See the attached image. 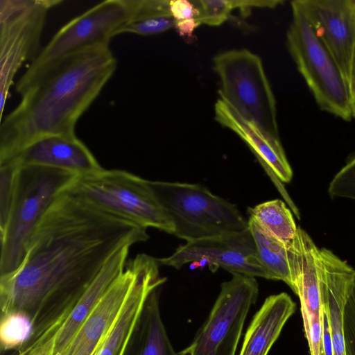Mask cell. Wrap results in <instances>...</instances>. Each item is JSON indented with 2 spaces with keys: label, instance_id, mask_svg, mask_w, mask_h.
<instances>
[{
  "label": "cell",
  "instance_id": "5",
  "mask_svg": "<svg viewBox=\"0 0 355 355\" xmlns=\"http://www.w3.org/2000/svg\"><path fill=\"white\" fill-rule=\"evenodd\" d=\"M173 234L187 241L248 228L237 207L198 184L152 181Z\"/></svg>",
  "mask_w": 355,
  "mask_h": 355
},
{
  "label": "cell",
  "instance_id": "7",
  "mask_svg": "<svg viewBox=\"0 0 355 355\" xmlns=\"http://www.w3.org/2000/svg\"><path fill=\"white\" fill-rule=\"evenodd\" d=\"M286 33L288 50L318 107L341 119H352L348 85L336 61L315 35L297 0Z\"/></svg>",
  "mask_w": 355,
  "mask_h": 355
},
{
  "label": "cell",
  "instance_id": "1",
  "mask_svg": "<svg viewBox=\"0 0 355 355\" xmlns=\"http://www.w3.org/2000/svg\"><path fill=\"white\" fill-rule=\"evenodd\" d=\"M148 238L147 228L62 189L35 229L20 265L0 276L1 315H26L32 332L22 345L42 352L112 254Z\"/></svg>",
  "mask_w": 355,
  "mask_h": 355
},
{
  "label": "cell",
  "instance_id": "25",
  "mask_svg": "<svg viewBox=\"0 0 355 355\" xmlns=\"http://www.w3.org/2000/svg\"><path fill=\"white\" fill-rule=\"evenodd\" d=\"M20 167L12 159L0 163V228L5 225L11 208Z\"/></svg>",
  "mask_w": 355,
  "mask_h": 355
},
{
  "label": "cell",
  "instance_id": "18",
  "mask_svg": "<svg viewBox=\"0 0 355 355\" xmlns=\"http://www.w3.org/2000/svg\"><path fill=\"white\" fill-rule=\"evenodd\" d=\"M128 243L118 248L105 263L92 284L64 318L46 347L42 355H62L73 338L101 297L123 271L130 247Z\"/></svg>",
  "mask_w": 355,
  "mask_h": 355
},
{
  "label": "cell",
  "instance_id": "19",
  "mask_svg": "<svg viewBox=\"0 0 355 355\" xmlns=\"http://www.w3.org/2000/svg\"><path fill=\"white\" fill-rule=\"evenodd\" d=\"M157 259L149 256L145 267L114 324L93 355H123L149 295L166 282L159 275Z\"/></svg>",
  "mask_w": 355,
  "mask_h": 355
},
{
  "label": "cell",
  "instance_id": "10",
  "mask_svg": "<svg viewBox=\"0 0 355 355\" xmlns=\"http://www.w3.org/2000/svg\"><path fill=\"white\" fill-rule=\"evenodd\" d=\"M141 0H106L62 26L30 66H38L76 51L110 45L118 30L132 19Z\"/></svg>",
  "mask_w": 355,
  "mask_h": 355
},
{
  "label": "cell",
  "instance_id": "32",
  "mask_svg": "<svg viewBox=\"0 0 355 355\" xmlns=\"http://www.w3.org/2000/svg\"><path fill=\"white\" fill-rule=\"evenodd\" d=\"M348 91L352 115V117L355 118V46L352 53L349 67L348 77Z\"/></svg>",
  "mask_w": 355,
  "mask_h": 355
},
{
  "label": "cell",
  "instance_id": "33",
  "mask_svg": "<svg viewBox=\"0 0 355 355\" xmlns=\"http://www.w3.org/2000/svg\"><path fill=\"white\" fill-rule=\"evenodd\" d=\"M9 355H26V354L19 353L17 351L15 350L12 354H10Z\"/></svg>",
  "mask_w": 355,
  "mask_h": 355
},
{
  "label": "cell",
  "instance_id": "21",
  "mask_svg": "<svg viewBox=\"0 0 355 355\" xmlns=\"http://www.w3.org/2000/svg\"><path fill=\"white\" fill-rule=\"evenodd\" d=\"M159 288L155 289L148 297L123 355H179L170 341L161 317Z\"/></svg>",
  "mask_w": 355,
  "mask_h": 355
},
{
  "label": "cell",
  "instance_id": "6",
  "mask_svg": "<svg viewBox=\"0 0 355 355\" xmlns=\"http://www.w3.org/2000/svg\"><path fill=\"white\" fill-rule=\"evenodd\" d=\"M212 62L220 98L263 133L280 139L276 101L260 57L246 49H230Z\"/></svg>",
  "mask_w": 355,
  "mask_h": 355
},
{
  "label": "cell",
  "instance_id": "28",
  "mask_svg": "<svg viewBox=\"0 0 355 355\" xmlns=\"http://www.w3.org/2000/svg\"><path fill=\"white\" fill-rule=\"evenodd\" d=\"M328 192L332 198L355 200V155L334 175Z\"/></svg>",
  "mask_w": 355,
  "mask_h": 355
},
{
  "label": "cell",
  "instance_id": "14",
  "mask_svg": "<svg viewBox=\"0 0 355 355\" xmlns=\"http://www.w3.org/2000/svg\"><path fill=\"white\" fill-rule=\"evenodd\" d=\"M315 35L331 53L348 85L355 46L354 0H297Z\"/></svg>",
  "mask_w": 355,
  "mask_h": 355
},
{
  "label": "cell",
  "instance_id": "27",
  "mask_svg": "<svg viewBox=\"0 0 355 355\" xmlns=\"http://www.w3.org/2000/svg\"><path fill=\"white\" fill-rule=\"evenodd\" d=\"M175 21L172 17H152L132 19L125 23L116 32V35L132 33L143 36L157 35L174 28Z\"/></svg>",
  "mask_w": 355,
  "mask_h": 355
},
{
  "label": "cell",
  "instance_id": "22",
  "mask_svg": "<svg viewBox=\"0 0 355 355\" xmlns=\"http://www.w3.org/2000/svg\"><path fill=\"white\" fill-rule=\"evenodd\" d=\"M249 220L261 232L284 245L294 238L297 227L285 203L279 199L262 202L248 209Z\"/></svg>",
  "mask_w": 355,
  "mask_h": 355
},
{
  "label": "cell",
  "instance_id": "4",
  "mask_svg": "<svg viewBox=\"0 0 355 355\" xmlns=\"http://www.w3.org/2000/svg\"><path fill=\"white\" fill-rule=\"evenodd\" d=\"M77 175L59 168L23 166L7 220L0 228V276L14 271L41 218L57 195Z\"/></svg>",
  "mask_w": 355,
  "mask_h": 355
},
{
  "label": "cell",
  "instance_id": "13",
  "mask_svg": "<svg viewBox=\"0 0 355 355\" xmlns=\"http://www.w3.org/2000/svg\"><path fill=\"white\" fill-rule=\"evenodd\" d=\"M149 256L141 253L127 261L123 271L101 297L62 355H93L122 311Z\"/></svg>",
  "mask_w": 355,
  "mask_h": 355
},
{
  "label": "cell",
  "instance_id": "16",
  "mask_svg": "<svg viewBox=\"0 0 355 355\" xmlns=\"http://www.w3.org/2000/svg\"><path fill=\"white\" fill-rule=\"evenodd\" d=\"M12 159L21 166L55 168L77 176L96 173L103 168L76 135L42 137L30 144Z\"/></svg>",
  "mask_w": 355,
  "mask_h": 355
},
{
  "label": "cell",
  "instance_id": "17",
  "mask_svg": "<svg viewBox=\"0 0 355 355\" xmlns=\"http://www.w3.org/2000/svg\"><path fill=\"white\" fill-rule=\"evenodd\" d=\"M320 250L322 309L327 318L332 355H346L343 313L353 286L355 270L329 249L322 248Z\"/></svg>",
  "mask_w": 355,
  "mask_h": 355
},
{
  "label": "cell",
  "instance_id": "12",
  "mask_svg": "<svg viewBox=\"0 0 355 355\" xmlns=\"http://www.w3.org/2000/svg\"><path fill=\"white\" fill-rule=\"evenodd\" d=\"M157 259L159 265L176 269L189 263L205 261L232 274L270 279L259 259L249 227L240 232L187 241L169 257Z\"/></svg>",
  "mask_w": 355,
  "mask_h": 355
},
{
  "label": "cell",
  "instance_id": "34",
  "mask_svg": "<svg viewBox=\"0 0 355 355\" xmlns=\"http://www.w3.org/2000/svg\"><path fill=\"white\" fill-rule=\"evenodd\" d=\"M354 8H355V0H354Z\"/></svg>",
  "mask_w": 355,
  "mask_h": 355
},
{
  "label": "cell",
  "instance_id": "9",
  "mask_svg": "<svg viewBox=\"0 0 355 355\" xmlns=\"http://www.w3.org/2000/svg\"><path fill=\"white\" fill-rule=\"evenodd\" d=\"M221 284L210 313L179 355H235L248 313L259 294L255 277L233 273Z\"/></svg>",
  "mask_w": 355,
  "mask_h": 355
},
{
  "label": "cell",
  "instance_id": "15",
  "mask_svg": "<svg viewBox=\"0 0 355 355\" xmlns=\"http://www.w3.org/2000/svg\"><path fill=\"white\" fill-rule=\"evenodd\" d=\"M214 119L222 126L233 131L248 145L273 180L293 211L297 218L300 217L297 208L282 184L291 182L293 171L280 139L263 133L220 98L216 101L214 105Z\"/></svg>",
  "mask_w": 355,
  "mask_h": 355
},
{
  "label": "cell",
  "instance_id": "3",
  "mask_svg": "<svg viewBox=\"0 0 355 355\" xmlns=\"http://www.w3.org/2000/svg\"><path fill=\"white\" fill-rule=\"evenodd\" d=\"M64 190L135 225L173 234V227L158 200L152 180L123 170L103 168L76 176Z\"/></svg>",
  "mask_w": 355,
  "mask_h": 355
},
{
  "label": "cell",
  "instance_id": "29",
  "mask_svg": "<svg viewBox=\"0 0 355 355\" xmlns=\"http://www.w3.org/2000/svg\"><path fill=\"white\" fill-rule=\"evenodd\" d=\"M343 326L346 355H355V277L343 307Z\"/></svg>",
  "mask_w": 355,
  "mask_h": 355
},
{
  "label": "cell",
  "instance_id": "2",
  "mask_svg": "<svg viewBox=\"0 0 355 355\" xmlns=\"http://www.w3.org/2000/svg\"><path fill=\"white\" fill-rule=\"evenodd\" d=\"M110 45L73 52L28 66L17 82V105L0 125V163L49 135H74L76 125L114 75Z\"/></svg>",
  "mask_w": 355,
  "mask_h": 355
},
{
  "label": "cell",
  "instance_id": "23",
  "mask_svg": "<svg viewBox=\"0 0 355 355\" xmlns=\"http://www.w3.org/2000/svg\"><path fill=\"white\" fill-rule=\"evenodd\" d=\"M248 227L252 235L259 259L268 272L269 279L292 286L287 245L266 236L248 219Z\"/></svg>",
  "mask_w": 355,
  "mask_h": 355
},
{
  "label": "cell",
  "instance_id": "26",
  "mask_svg": "<svg viewBox=\"0 0 355 355\" xmlns=\"http://www.w3.org/2000/svg\"><path fill=\"white\" fill-rule=\"evenodd\" d=\"M202 24L218 26L223 24L234 9H239V0H198Z\"/></svg>",
  "mask_w": 355,
  "mask_h": 355
},
{
  "label": "cell",
  "instance_id": "31",
  "mask_svg": "<svg viewBox=\"0 0 355 355\" xmlns=\"http://www.w3.org/2000/svg\"><path fill=\"white\" fill-rule=\"evenodd\" d=\"M202 24L198 19H191L181 21H175L174 28L177 33L184 39L190 40L193 38L195 30Z\"/></svg>",
  "mask_w": 355,
  "mask_h": 355
},
{
  "label": "cell",
  "instance_id": "11",
  "mask_svg": "<svg viewBox=\"0 0 355 355\" xmlns=\"http://www.w3.org/2000/svg\"><path fill=\"white\" fill-rule=\"evenodd\" d=\"M291 289L300 302L310 355H324L323 309L320 288L321 250L310 236L297 227L287 245Z\"/></svg>",
  "mask_w": 355,
  "mask_h": 355
},
{
  "label": "cell",
  "instance_id": "30",
  "mask_svg": "<svg viewBox=\"0 0 355 355\" xmlns=\"http://www.w3.org/2000/svg\"><path fill=\"white\" fill-rule=\"evenodd\" d=\"M169 8L171 15L175 21L191 19L200 20L198 0H172L169 1Z\"/></svg>",
  "mask_w": 355,
  "mask_h": 355
},
{
  "label": "cell",
  "instance_id": "20",
  "mask_svg": "<svg viewBox=\"0 0 355 355\" xmlns=\"http://www.w3.org/2000/svg\"><path fill=\"white\" fill-rule=\"evenodd\" d=\"M295 308L286 293L268 297L248 326L239 355H268Z\"/></svg>",
  "mask_w": 355,
  "mask_h": 355
},
{
  "label": "cell",
  "instance_id": "24",
  "mask_svg": "<svg viewBox=\"0 0 355 355\" xmlns=\"http://www.w3.org/2000/svg\"><path fill=\"white\" fill-rule=\"evenodd\" d=\"M31 319L21 313L1 315L0 340L2 350L17 349L30 337Z\"/></svg>",
  "mask_w": 355,
  "mask_h": 355
},
{
  "label": "cell",
  "instance_id": "8",
  "mask_svg": "<svg viewBox=\"0 0 355 355\" xmlns=\"http://www.w3.org/2000/svg\"><path fill=\"white\" fill-rule=\"evenodd\" d=\"M60 0H0V116L22 64L40 52L49 11Z\"/></svg>",
  "mask_w": 355,
  "mask_h": 355
}]
</instances>
